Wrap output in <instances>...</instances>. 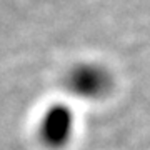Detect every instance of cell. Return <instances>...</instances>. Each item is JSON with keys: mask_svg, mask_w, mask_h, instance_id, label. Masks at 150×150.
I'll return each mask as SVG.
<instances>
[{"mask_svg": "<svg viewBox=\"0 0 150 150\" xmlns=\"http://www.w3.org/2000/svg\"><path fill=\"white\" fill-rule=\"evenodd\" d=\"M107 79L97 67H82L72 74V87L80 95H95L105 90Z\"/></svg>", "mask_w": 150, "mask_h": 150, "instance_id": "cell-1", "label": "cell"}, {"mask_svg": "<svg viewBox=\"0 0 150 150\" xmlns=\"http://www.w3.org/2000/svg\"><path fill=\"white\" fill-rule=\"evenodd\" d=\"M69 113L65 112L64 108H54L52 112H48L47 120H45V134L52 139L54 135H59L62 137V134H67V129H69Z\"/></svg>", "mask_w": 150, "mask_h": 150, "instance_id": "cell-2", "label": "cell"}]
</instances>
